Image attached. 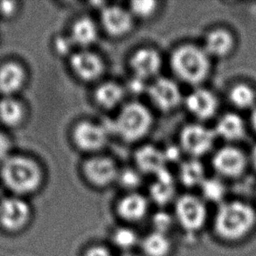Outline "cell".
<instances>
[{
    "mask_svg": "<svg viewBox=\"0 0 256 256\" xmlns=\"http://www.w3.org/2000/svg\"><path fill=\"white\" fill-rule=\"evenodd\" d=\"M0 180L12 195L24 198L40 190L44 173L37 161L24 155L12 154L0 164Z\"/></svg>",
    "mask_w": 256,
    "mask_h": 256,
    "instance_id": "obj_1",
    "label": "cell"
},
{
    "mask_svg": "<svg viewBox=\"0 0 256 256\" xmlns=\"http://www.w3.org/2000/svg\"><path fill=\"white\" fill-rule=\"evenodd\" d=\"M256 225V210L242 201L220 204L214 222L216 236L226 242H237L245 238Z\"/></svg>",
    "mask_w": 256,
    "mask_h": 256,
    "instance_id": "obj_2",
    "label": "cell"
},
{
    "mask_svg": "<svg viewBox=\"0 0 256 256\" xmlns=\"http://www.w3.org/2000/svg\"><path fill=\"white\" fill-rule=\"evenodd\" d=\"M170 68L174 76L184 84L198 85L210 72L209 56L204 48L184 44L173 50L170 58Z\"/></svg>",
    "mask_w": 256,
    "mask_h": 256,
    "instance_id": "obj_3",
    "label": "cell"
},
{
    "mask_svg": "<svg viewBox=\"0 0 256 256\" xmlns=\"http://www.w3.org/2000/svg\"><path fill=\"white\" fill-rule=\"evenodd\" d=\"M152 124L149 108L141 102H132L121 108L114 121V130L124 141L136 142L149 133Z\"/></svg>",
    "mask_w": 256,
    "mask_h": 256,
    "instance_id": "obj_4",
    "label": "cell"
},
{
    "mask_svg": "<svg viewBox=\"0 0 256 256\" xmlns=\"http://www.w3.org/2000/svg\"><path fill=\"white\" fill-rule=\"evenodd\" d=\"M32 210L24 198L10 195L0 200V229L6 234L23 232L31 223Z\"/></svg>",
    "mask_w": 256,
    "mask_h": 256,
    "instance_id": "obj_5",
    "label": "cell"
},
{
    "mask_svg": "<svg viewBox=\"0 0 256 256\" xmlns=\"http://www.w3.org/2000/svg\"><path fill=\"white\" fill-rule=\"evenodd\" d=\"M174 218L184 231L189 234L200 232L208 220L204 200L194 194L181 195L175 203Z\"/></svg>",
    "mask_w": 256,
    "mask_h": 256,
    "instance_id": "obj_6",
    "label": "cell"
},
{
    "mask_svg": "<svg viewBox=\"0 0 256 256\" xmlns=\"http://www.w3.org/2000/svg\"><path fill=\"white\" fill-rule=\"evenodd\" d=\"M214 130L198 124L186 125L180 132V147L194 158L209 152L214 144Z\"/></svg>",
    "mask_w": 256,
    "mask_h": 256,
    "instance_id": "obj_7",
    "label": "cell"
},
{
    "mask_svg": "<svg viewBox=\"0 0 256 256\" xmlns=\"http://www.w3.org/2000/svg\"><path fill=\"white\" fill-rule=\"evenodd\" d=\"M147 93L153 105L162 112L174 110L183 102L180 86L166 77L156 78L148 86Z\"/></svg>",
    "mask_w": 256,
    "mask_h": 256,
    "instance_id": "obj_8",
    "label": "cell"
},
{
    "mask_svg": "<svg viewBox=\"0 0 256 256\" xmlns=\"http://www.w3.org/2000/svg\"><path fill=\"white\" fill-rule=\"evenodd\" d=\"M82 170L91 186L105 188L116 182L120 169L110 158L93 156L84 162Z\"/></svg>",
    "mask_w": 256,
    "mask_h": 256,
    "instance_id": "obj_9",
    "label": "cell"
},
{
    "mask_svg": "<svg viewBox=\"0 0 256 256\" xmlns=\"http://www.w3.org/2000/svg\"><path fill=\"white\" fill-rule=\"evenodd\" d=\"M72 139L82 152L96 153L107 144L108 133L102 125L93 122L82 121L73 128Z\"/></svg>",
    "mask_w": 256,
    "mask_h": 256,
    "instance_id": "obj_10",
    "label": "cell"
},
{
    "mask_svg": "<svg viewBox=\"0 0 256 256\" xmlns=\"http://www.w3.org/2000/svg\"><path fill=\"white\" fill-rule=\"evenodd\" d=\"M70 68L74 74L84 82L100 79L105 71V63L100 56L88 49H80L70 56Z\"/></svg>",
    "mask_w": 256,
    "mask_h": 256,
    "instance_id": "obj_11",
    "label": "cell"
},
{
    "mask_svg": "<svg viewBox=\"0 0 256 256\" xmlns=\"http://www.w3.org/2000/svg\"><path fill=\"white\" fill-rule=\"evenodd\" d=\"M100 24L104 31L113 38L128 34L134 26V18L128 9L119 6H105L100 10Z\"/></svg>",
    "mask_w": 256,
    "mask_h": 256,
    "instance_id": "obj_12",
    "label": "cell"
},
{
    "mask_svg": "<svg viewBox=\"0 0 256 256\" xmlns=\"http://www.w3.org/2000/svg\"><path fill=\"white\" fill-rule=\"evenodd\" d=\"M130 66L134 76L144 80L156 79L163 66L160 52L152 48H141L133 52L130 59Z\"/></svg>",
    "mask_w": 256,
    "mask_h": 256,
    "instance_id": "obj_13",
    "label": "cell"
},
{
    "mask_svg": "<svg viewBox=\"0 0 256 256\" xmlns=\"http://www.w3.org/2000/svg\"><path fill=\"white\" fill-rule=\"evenodd\" d=\"M212 166L222 176L234 178L245 170L246 158L242 150L226 146L218 150L212 158Z\"/></svg>",
    "mask_w": 256,
    "mask_h": 256,
    "instance_id": "obj_14",
    "label": "cell"
},
{
    "mask_svg": "<svg viewBox=\"0 0 256 256\" xmlns=\"http://www.w3.org/2000/svg\"><path fill=\"white\" fill-rule=\"evenodd\" d=\"M28 73L21 63L7 60L0 64V94L16 96L26 82Z\"/></svg>",
    "mask_w": 256,
    "mask_h": 256,
    "instance_id": "obj_15",
    "label": "cell"
},
{
    "mask_svg": "<svg viewBox=\"0 0 256 256\" xmlns=\"http://www.w3.org/2000/svg\"><path fill=\"white\" fill-rule=\"evenodd\" d=\"M116 214L122 220L136 223L146 218L149 212L148 198L138 192H128L121 198L116 204Z\"/></svg>",
    "mask_w": 256,
    "mask_h": 256,
    "instance_id": "obj_16",
    "label": "cell"
},
{
    "mask_svg": "<svg viewBox=\"0 0 256 256\" xmlns=\"http://www.w3.org/2000/svg\"><path fill=\"white\" fill-rule=\"evenodd\" d=\"M187 110L200 120H208L214 116L218 108V100L210 90L198 88L184 99Z\"/></svg>",
    "mask_w": 256,
    "mask_h": 256,
    "instance_id": "obj_17",
    "label": "cell"
},
{
    "mask_svg": "<svg viewBox=\"0 0 256 256\" xmlns=\"http://www.w3.org/2000/svg\"><path fill=\"white\" fill-rule=\"evenodd\" d=\"M134 158L136 169L142 174L156 176L158 173L167 168L163 150L156 146L147 144L140 147L136 152Z\"/></svg>",
    "mask_w": 256,
    "mask_h": 256,
    "instance_id": "obj_18",
    "label": "cell"
},
{
    "mask_svg": "<svg viewBox=\"0 0 256 256\" xmlns=\"http://www.w3.org/2000/svg\"><path fill=\"white\" fill-rule=\"evenodd\" d=\"M154 176L155 181L150 186V198L155 204L164 206L175 197L176 187L174 178L167 168Z\"/></svg>",
    "mask_w": 256,
    "mask_h": 256,
    "instance_id": "obj_19",
    "label": "cell"
},
{
    "mask_svg": "<svg viewBox=\"0 0 256 256\" xmlns=\"http://www.w3.org/2000/svg\"><path fill=\"white\" fill-rule=\"evenodd\" d=\"M26 110L24 104L16 96L0 98V124L9 128L20 127L24 122Z\"/></svg>",
    "mask_w": 256,
    "mask_h": 256,
    "instance_id": "obj_20",
    "label": "cell"
},
{
    "mask_svg": "<svg viewBox=\"0 0 256 256\" xmlns=\"http://www.w3.org/2000/svg\"><path fill=\"white\" fill-rule=\"evenodd\" d=\"M68 35L76 46H79L80 49H88L97 42L99 31L92 18L82 17L74 22Z\"/></svg>",
    "mask_w": 256,
    "mask_h": 256,
    "instance_id": "obj_21",
    "label": "cell"
},
{
    "mask_svg": "<svg viewBox=\"0 0 256 256\" xmlns=\"http://www.w3.org/2000/svg\"><path fill=\"white\" fill-rule=\"evenodd\" d=\"M124 96V88L116 82L100 84L94 94L97 105L105 110H111L120 106Z\"/></svg>",
    "mask_w": 256,
    "mask_h": 256,
    "instance_id": "obj_22",
    "label": "cell"
},
{
    "mask_svg": "<svg viewBox=\"0 0 256 256\" xmlns=\"http://www.w3.org/2000/svg\"><path fill=\"white\" fill-rule=\"evenodd\" d=\"M234 46L232 35L224 29H215L204 38V50L208 56L222 57L228 54Z\"/></svg>",
    "mask_w": 256,
    "mask_h": 256,
    "instance_id": "obj_23",
    "label": "cell"
},
{
    "mask_svg": "<svg viewBox=\"0 0 256 256\" xmlns=\"http://www.w3.org/2000/svg\"><path fill=\"white\" fill-rule=\"evenodd\" d=\"M140 246L146 256H169L172 251V243L168 234L152 231L141 240Z\"/></svg>",
    "mask_w": 256,
    "mask_h": 256,
    "instance_id": "obj_24",
    "label": "cell"
},
{
    "mask_svg": "<svg viewBox=\"0 0 256 256\" xmlns=\"http://www.w3.org/2000/svg\"><path fill=\"white\" fill-rule=\"evenodd\" d=\"M214 132L226 140H239L245 135V125L238 114L228 113L218 120Z\"/></svg>",
    "mask_w": 256,
    "mask_h": 256,
    "instance_id": "obj_25",
    "label": "cell"
},
{
    "mask_svg": "<svg viewBox=\"0 0 256 256\" xmlns=\"http://www.w3.org/2000/svg\"><path fill=\"white\" fill-rule=\"evenodd\" d=\"M178 178L184 186L188 188L200 186L206 180L204 168L197 158L186 160L180 164Z\"/></svg>",
    "mask_w": 256,
    "mask_h": 256,
    "instance_id": "obj_26",
    "label": "cell"
},
{
    "mask_svg": "<svg viewBox=\"0 0 256 256\" xmlns=\"http://www.w3.org/2000/svg\"><path fill=\"white\" fill-rule=\"evenodd\" d=\"M111 240L116 248L127 253L140 243L138 232L128 226H119L114 229Z\"/></svg>",
    "mask_w": 256,
    "mask_h": 256,
    "instance_id": "obj_27",
    "label": "cell"
},
{
    "mask_svg": "<svg viewBox=\"0 0 256 256\" xmlns=\"http://www.w3.org/2000/svg\"><path fill=\"white\" fill-rule=\"evenodd\" d=\"M200 187L203 198L212 203H220L225 196V186L218 178H206Z\"/></svg>",
    "mask_w": 256,
    "mask_h": 256,
    "instance_id": "obj_28",
    "label": "cell"
},
{
    "mask_svg": "<svg viewBox=\"0 0 256 256\" xmlns=\"http://www.w3.org/2000/svg\"><path fill=\"white\" fill-rule=\"evenodd\" d=\"M229 99L236 107L246 108L254 104L256 96L250 86L245 84H238L230 90Z\"/></svg>",
    "mask_w": 256,
    "mask_h": 256,
    "instance_id": "obj_29",
    "label": "cell"
},
{
    "mask_svg": "<svg viewBox=\"0 0 256 256\" xmlns=\"http://www.w3.org/2000/svg\"><path fill=\"white\" fill-rule=\"evenodd\" d=\"M158 10V2L153 0H136L130 4L128 10L134 18L150 20Z\"/></svg>",
    "mask_w": 256,
    "mask_h": 256,
    "instance_id": "obj_30",
    "label": "cell"
},
{
    "mask_svg": "<svg viewBox=\"0 0 256 256\" xmlns=\"http://www.w3.org/2000/svg\"><path fill=\"white\" fill-rule=\"evenodd\" d=\"M142 175L138 169L126 168L119 170L116 182L128 192H135L142 184Z\"/></svg>",
    "mask_w": 256,
    "mask_h": 256,
    "instance_id": "obj_31",
    "label": "cell"
},
{
    "mask_svg": "<svg viewBox=\"0 0 256 256\" xmlns=\"http://www.w3.org/2000/svg\"><path fill=\"white\" fill-rule=\"evenodd\" d=\"M175 222L174 216L170 214L168 212L160 210L153 214L152 218L153 231L166 234L170 231Z\"/></svg>",
    "mask_w": 256,
    "mask_h": 256,
    "instance_id": "obj_32",
    "label": "cell"
},
{
    "mask_svg": "<svg viewBox=\"0 0 256 256\" xmlns=\"http://www.w3.org/2000/svg\"><path fill=\"white\" fill-rule=\"evenodd\" d=\"M54 45L56 52L60 56H72L73 54L71 52L73 50L74 46H76L70 38V35L56 37Z\"/></svg>",
    "mask_w": 256,
    "mask_h": 256,
    "instance_id": "obj_33",
    "label": "cell"
},
{
    "mask_svg": "<svg viewBox=\"0 0 256 256\" xmlns=\"http://www.w3.org/2000/svg\"><path fill=\"white\" fill-rule=\"evenodd\" d=\"M12 142L10 136L6 133L0 132V164H2L10 155H12Z\"/></svg>",
    "mask_w": 256,
    "mask_h": 256,
    "instance_id": "obj_34",
    "label": "cell"
},
{
    "mask_svg": "<svg viewBox=\"0 0 256 256\" xmlns=\"http://www.w3.org/2000/svg\"><path fill=\"white\" fill-rule=\"evenodd\" d=\"M82 256H113V254L104 245H92L84 251Z\"/></svg>",
    "mask_w": 256,
    "mask_h": 256,
    "instance_id": "obj_35",
    "label": "cell"
},
{
    "mask_svg": "<svg viewBox=\"0 0 256 256\" xmlns=\"http://www.w3.org/2000/svg\"><path fill=\"white\" fill-rule=\"evenodd\" d=\"M164 154L166 156L167 163H174L180 161L181 158V153L184 152L181 147H176L175 146H169L166 150H163Z\"/></svg>",
    "mask_w": 256,
    "mask_h": 256,
    "instance_id": "obj_36",
    "label": "cell"
},
{
    "mask_svg": "<svg viewBox=\"0 0 256 256\" xmlns=\"http://www.w3.org/2000/svg\"><path fill=\"white\" fill-rule=\"evenodd\" d=\"M130 91L134 94H140L144 91H147L148 86L146 85V80L139 79L138 77L133 76L132 80L128 84Z\"/></svg>",
    "mask_w": 256,
    "mask_h": 256,
    "instance_id": "obj_37",
    "label": "cell"
},
{
    "mask_svg": "<svg viewBox=\"0 0 256 256\" xmlns=\"http://www.w3.org/2000/svg\"><path fill=\"white\" fill-rule=\"evenodd\" d=\"M8 4V8L7 7H0V12L6 17H12L14 14H16L18 6L16 2H7Z\"/></svg>",
    "mask_w": 256,
    "mask_h": 256,
    "instance_id": "obj_38",
    "label": "cell"
},
{
    "mask_svg": "<svg viewBox=\"0 0 256 256\" xmlns=\"http://www.w3.org/2000/svg\"><path fill=\"white\" fill-rule=\"evenodd\" d=\"M251 124H252L253 128L256 130V108L251 114Z\"/></svg>",
    "mask_w": 256,
    "mask_h": 256,
    "instance_id": "obj_39",
    "label": "cell"
},
{
    "mask_svg": "<svg viewBox=\"0 0 256 256\" xmlns=\"http://www.w3.org/2000/svg\"><path fill=\"white\" fill-rule=\"evenodd\" d=\"M252 161H253L254 166L256 168V146H254L253 152H252Z\"/></svg>",
    "mask_w": 256,
    "mask_h": 256,
    "instance_id": "obj_40",
    "label": "cell"
},
{
    "mask_svg": "<svg viewBox=\"0 0 256 256\" xmlns=\"http://www.w3.org/2000/svg\"><path fill=\"white\" fill-rule=\"evenodd\" d=\"M134 256V254H132L125 253V254H122V256Z\"/></svg>",
    "mask_w": 256,
    "mask_h": 256,
    "instance_id": "obj_41",
    "label": "cell"
}]
</instances>
